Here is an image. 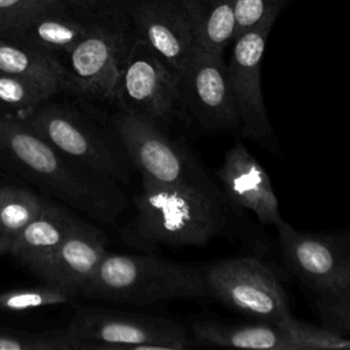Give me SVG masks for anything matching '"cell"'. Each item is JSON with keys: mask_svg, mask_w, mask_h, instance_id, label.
Wrapping results in <instances>:
<instances>
[{"mask_svg": "<svg viewBox=\"0 0 350 350\" xmlns=\"http://www.w3.org/2000/svg\"><path fill=\"white\" fill-rule=\"evenodd\" d=\"M230 3L235 18V38L268 16L278 15L282 4L280 0H230Z\"/></svg>", "mask_w": 350, "mask_h": 350, "instance_id": "obj_28", "label": "cell"}, {"mask_svg": "<svg viewBox=\"0 0 350 350\" xmlns=\"http://www.w3.org/2000/svg\"><path fill=\"white\" fill-rule=\"evenodd\" d=\"M105 246V235L97 227L79 219L37 276L75 295H82L89 279L108 252Z\"/></svg>", "mask_w": 350, "mask_h": 350, "instance_id": "obj_15", "label": "cell"}, {"mask_svg": "<svg viewBox=\"0 0 350 350\" xmlns=\"http://www.w3.org/2000/svg\"><path fill=\"white\" fill-rule=\"evenodd\" d=\"M226 204L252 212L264 226H278L283 219L271 178L242 145L231 146L216 172Z\"/></svg>", "mask_w": 350, "mask_h": 350, "instance_id": "obj_13", "label": "cell"}, {"mask_svg": "<svg viewBox=\"0 0 350 350\" xmlns=\"http://www.w3.org/2000/svg\"><path fill=\"white\" fill-rule=\"evenodd\" d=\"M93 19H82L60 3L45 8L12 30L5 38L26 44L60 59L89 31Z\"/></svg>", "mask_w": 350, "mask_h": 350, "instance_id": "obj_17", "label": "cell"}, {"mask_svg": "<svg viewBox=\"0 0 350 350\" xmlns=\"http://www.w3.org/2000/svg\"><path fill=\"white\" fill-rule=\"evenodd\" d=\"M278 327L286 334L294 350L312 349H350V336L342 335L328 327H317L297 320L291 314L283 319Z\"/></svg>", "mask_w": 350, "mask_h": 350, "instance_id": "obj_25", "label": "cell"}, {"mask_svg": "<svg viewBox=\"0 0 350 350\" xmlns=\"http://www.w3.org/2000/svg\"><path fill=\"white\" fill-rule=\"evenodd\" d=\"M59 92L51 85L0 74V118L21 120Z\"/></svg>", "mask_w": 350, "mask_h": 350, "instance_id": "obj_21", "label": "cell"}, {"mask_svg": "<svg viewBox=\"0 0 350 350\" xmlns=\"http://www.w3.org/2000/svg\"><path fill=\"white\" fill-rule=\"evenodd\" d=\"M209 297L257 321L279 324L290 313L282 282L254 257L219 260L204 269Z\"/></svg>", "mask_w": 350, "mask_h": 350, "instance_id": "obj_8", "label": "cell"}, {"mask_svg": "<svg viewBox=\"0 0 350 350\" xmlns=\"http://www.w3.org/2000/svg\"><path fill=\"white\" fill-rule=\"evenodd\" d=\"M276 15L268 16L257 26L243 31L232 41L227 66L228 83L239 116V130L243 137L265 142L273 135V129L262 100L261 59L267 38Z\"/></svg>", "mask_w": 350, "mask_h": 350, "instance_id": "obj_11", "label": "cell"}, {"mask_svg": "<svg viewBox=\"0 0 350 350\" xmlns=\"http://www.w3.org/2000/svg\"><path fill=\"white\" fill-rule=\"evenodd\" d=\"M79 219L64 205L46 198L40 215L11 242L10 254L37 275L74 230Z\"/></svg>", "mask_w": 350, "mask_h": 350, "instance_id": "obj_16", "label": "cell"}, {"mask_svg": "<svg viewBox=\"0 0 350 350\" xmlns=\"http://www.w3.org/2000/svg\"><path fill=\"white\" fill-rule=\"evenodd\" d=\"M134 33L182 77L197 51L193 29L176 0H141L131 8Z\"/></svg>", "mask_w": 350, "mask_h": 350, "instance_id": "obj_14", "label": "cell"}, {"mask_svg": "<svg viewBox=\"0 0 350 350\" xmlns=\"http://www.w3.org/2000/svg\"><path fill=\"white\" fill-rule=\"evenodd\" d=\"M316 309L325 327L350 336V288L332 295H316Z\"/></svg>", "mask_w": 350, "mask_h": 350, "instance_id": "obj_27", "label": "cell"}, {"mask_svg": "<svg viewBox=\"0 0 350 350\" xmlns=\"http://www.w3.org/2000/svg\"><path fill=\"white\" fill-rule=\"evenodd\" d=\"M135 33L113 19H93L86 36L59 60L63 88L86 101L113 103L116 83Z\"/></svg>", "mask_w": 350, "mask_h": 350, "instance_id": "obj_5", "label": "cell"}, {"mask_svg": "<svg viewBox=\"0 0 350 350\" xmlns=\"http://www.w3.org/2000/svg\"><path fill=\"white\" fill-rule=\"evenodd\" d=\"M111 124L141 175L164 183L193 186L223 198L201 164L180 142L170 138L161 124L120 109L111 118Z\"/></svg>", "mask_w": 350, "mask_h": 350, "instance_id": "obj_6", "label": "cell"}, {"mask_svg": "<svg viewBox=\"0 0 350 350\" xmlns=\"http://www.w3.org/2000/svg\"><path fill=\"white\" fill-rule=\"evenodd\" d=\"M0 350H82V343L68 327L30 332L0 325Z\"/></svg>", "mask_w": 350, "mask_h": 350, "instance_id": "obj_23", "label": "cell"}, {"mask_svg": "<svg viewBox=\"0 0 350 350\" xmlns=\"http://www.w3.org/2000/svg\"><path fill=\"white\" fill-rule=\"evenodd\" d=\"M77 295L67 288L46 283L0 293V312H25L38 308L70 304Z\"/></svg>", "mask_w": 350, "mask_h": 350, "instance_id": "obj_24", "label": "cell"}, {"mask_svg": "<svg viewBox=\"0 0 350 350\" xmlns=\"http://www.w3.org/2000/svg\"><path fill=\"white\" fill-rule=\"evenodd\" d=\"M191 335V345L197 346L294 350V346L280 327L264 321L253 324H227L200 320L193 323Z\"/></svg>", "mask_w": 350, "mask_h": 350, "instance_id": "obj_18", "label": "cell"}, {"mask_svg": "<svg viewBox=\"0 0 350 350\" xmlns=\"http://www.w3.org/2000/svg\"><path fill=\"white\" fill-rule=\"evenodd\" d=\"M82 295L137 306L174 299L209 298L204 269L149 253L109 252L97 265Z\"/></svg>", "mask_w": 350, "mask_h": 350, "instance_id": "obj_3", "label": "cell"}, {"mask_svg": "<svg viewBox=\"0 0 350 350\" xmlns=\"http://www.w3.org/2000/svg\"><path fill=\"white\" fill-rule=\"evenodd\" d=\"M196 38L197 51L224 55L235 38V18L230 0H176Z\"/></svg>", "mask_w": 350, "mask_h": 350, "instance_id": "obj_19", "label": "cell"}, {"mask_svg": "<svg viewBox=\"0 0 350 350\" xmlns=\"http://www.w3.org/2000/svg\"><path fill=\"white\" fill-rule=\"evenodd\" d=\"M0 74L63 88V67L56 56L1 37Z\"/></svg>", "mask_w": 350, "mask_h": 350, "instance_id": "obj_20", "label": "cell"}, {"mask_svg": "<svg viewBox=\"0 0 350 350\" xmlns=\"http://www.w3.org/2000/svg\"><path fill=\"white\" fill-rule=\"evenodd\" d=\"M0 153L22 178L98 223L113 224L129 205L116 179L57 150L19 119L0 118Z\"/></svg>", "mask_w": 350, "mask_h": 350, "instance_id": "obj_1", "label": "cell"}, {"mask_svg": "<svg viewBox=\"0 0 350 350\" xmlns=\"http://www.w3.org/2000/svg\"><path fill=\"white\" fill-rule=\"evenodd\" d=\"M183 108L205 131L239 129V116L228 83L224 55L196 51L182 77Z\"/></svg>", "mask_w": 350, "mask_h": 350, "instance_id": "obj_12", "label": "cell"}, {"mask_svg": "<svg viewBox=\"0 0 350 350\" xmlns=\"http://www.w3.org/2000/svg\"><path fill=\"white\" fill-rule=\"evenodd\" d=\"M134 197V217L122 228L123 241L144 252L204 246L226 227L224 200L201 189L144 176Z\"/></svg>", "mask_w": 350, "mask_h": 350, "instance_id": "obj_2", "label": "cell"}, {"mask_svg": "<svg viewBox=\"0 0 350 350\" xmlns=\"http://www.w3.org/2000/svg\"><path fill=\"white\" fill-rule=\"evenodd\" d=\"M82 350H180L190 346L175 320L103 308H78L67 325Z\"/></svg>", "mask_w": 350, "mask_h": 350, "instance_id": "obj_7", "label": "cell"}, {"mask_svg": "<svg viewBox=\"0 0 350 350\" xmlns=\"http://www.w3.org/2000/svg\"><path fill=\"white\" fill-rule=\"evenodd\" d=\"M112 0H62V3L71 8L72 12H75L79 16H88L93 14L101 12L104 7L109 5Z\"/></svg>", "mask_w": 350, "mask_h": 350, "instance_id": "obj_29", "label": "cell"}, {"mask_svg": "<svg viewBox=\"0 0 350 350\" xmlns=\"http://www.w3.org/2000/svg\"><path fill=\"white\" fill-rule=\"evenodd\" d=\"M45 201L46 197L29 189L0 185V235L11 245L14 238L40 215Z\"/></svg>", "mask_w": 350, "mask_h": 350, "instance_id": "obj_22", "label": "cell"}, {"mask_svg": "<svg viewBox=\"0 0 350 350\" xmlns=\"http://www.w3.org/2000/svg\"><path fill=\"white\" fill-rule=\"evenodd\" d=\"M52 98L21 120L57 150L118 182L127 180L131 163L113 127L109 131L81 109Z\"/></svg>", "mask_w": 350, "mask_h": 350, "instance_id": "obj_4", "label": "cell"}, {"mask_svg": "<svg viewBox=\"0 0 350 350\" xmlns=\"http://www.w3.org/2000/svg\"><path fill=\"white\" fill-rule=\"evenodd\" d=\"M60 3L62 0H0V37L5 38L37 12Z\"/></svg>", "mask_w": 350, "mask_h": 350, "instance_id": "obj_26", "label": "cell"}, {"mask_svg": "<svg viewBox=\"0 0 350 350\" xmlns=\"http://www.w3.org/2000/svg\"><path fill=\"white\" fill-rule=\"evenodd\" d=\"M10 247H11L10 242H8L5 238H3V237L0 235V254L10 253Z\"/></svg>", "mask_w": 350, "mask_h": 350, "instance_id": "obj_30", "label": "cell"}, {"mask_svg": "<svg viewBox=\"0 0 350 350\" xmlns=\"http://www.w3.org/2000/svg\"><path fill=\"white\" fill-rule=\"evenodd\" d=\"M276 230L286 268L316 295L350 288V232H302L284 219Z\"/></svg>", "mask_w": 350, "mask_h": 350, "instance_id": "obj_10", "label": "cell"}, {"mask_svg": "<svg viewBox=\"0 0 350 350\" xmlns=\"http://www.w3.org/2000/svg\"><path fill=\"white\" fill-rule=\"evenodd\" d=\"M113 103L120 111L163 126L183 108L182 75L135 36L116 83Z\"/></svg>", "mask_w": 350, "mask_h": 350, "instance_id": "obj_9", "label": "cell"}]
</instances>
